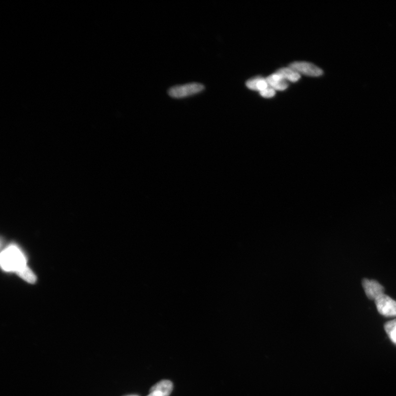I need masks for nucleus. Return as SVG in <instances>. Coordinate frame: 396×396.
Listing matches in <instances>:
<instances>
[{
    "mask_svg": "<svg viewBox=\"0 0 396 396\" xmlns=\"http://www.w3.org/2000/svg\"><path fill=\"white\" fill-rule=\"evenodd\" d=\"M173 384L169 380H162L152 387V391H158L164 396H169L173 390Z\"/></svg>",
    "mask_w": 396,
    "mask_h": 396,
    "instance_id": "obj_8",
    "label": "nucleus"
},
{
    "mask_svg": "<svg viewBox=\"0 0 396 396\" xmlns=\"http://www.w3.org/2000/svg\"><path fill=\"white\" fill-rule=\"evenodd\" d=\"M246 86L249 89L259 91L260 92L266 90L269 87L267 79L261 77L250 79V80L246 82Z\"/></svg>",
    "mask_w": 396,
    "mask_h": 396,
    "instance_id": "obj_7",
    "label": "nucleus"
},
{
    "mask_svg": "<svg viewBox=\"0 0 396 396\" xmlns=\"http://www.w3.org/2000/svg\"><path fill=\"white\" fill-rule=\"evenodd\" d=\"M148 396H163V395L161 393L158 392V391H155L151 392V393L149 394Z\"/></svg>",
    "mask_w": 396,
    "mask_h": 396,
    "instance_id": "obj_13",
    "label": "nucleus"
},
{
    "mask_svg": "<svg viewBox=\"0 0 396 396\" xmlns=\"http://www.w3.org/2000/svg\"><path fill=\"white\" fill-rule=\"evenodd\" d=\"M205 90L201 83H190L172 87L168 91L169 95L174 98L181 99L199 94Z\"/></svg>",
    "mask_w": 396,
    "mask_h": 396,
    "instance_id": "obj_2",
    "label": "nucleus"
},
{
    "mask_svg": "<svg viewBox=\"0 0 396 396\" xmlns=\"http://www.w3.org/2000/svg\"><path fill=\"white\" fill-rule=\"evenodd\" d=\"M290 67L300 74L311 77H319L323 74L322 69L309 62H295L290 64Z\"/></svg>",
    "mask_w": 396,
    "mask_h": 396,
    "instance_id": "obj_4",
    "label": "nucleus"
},
{
    "mask_svg": "<svg viewBox=\"0 0 396 396\" xmlns=\"http://www.w3.org/2000/svg\"><path fill=\"white\" fill-rule=\"evenodd\" d=\"M136 396V395H132V396Z\"/></svg>",
    "mask_w": 396,
    "mask_h": 396,
    "instance_id": "obj_14",
    "label": "nucleus"
},
{
    "mask_svg": "<svg viewBox=\"0 0 396 396\" xmlns=\"http://www.w3.org/2000/svg\"><path fill=\"white\" fill-rule=\"evenodd\" d=\"M384 328L391 341L396 344V319L386 323Z\"/></svg>",
    "mask_w": 396,
    "mask_h": 396,
    "instance_id": "obj_11",
    "label": "nucleus"
},
{
    "mask_svg": "<svg viewBox=\"0 0 396 396\" xmlns=\"http://www.w3.org/2000/svg\"><path fill=\"white\" fill-rule=\"evenodd\" d=\"M266 79L269 85L275 91H283L288 88V84L285 79L277 72L272 74Z\"/></svg>",
    "mask_w": 396,
    "mask_h": 396,
    "instance_id": "obj_6",
    "label": "nucleus"
},
{
    "mask_svg": "<svg viewBox=\"0 0 396 396\" xmlns=\"http://www.w3.org/2000/svg\"><path fill=\"white\" fill-rule=\"evenodd\" d=\"M2 268L7 272H17L26 265V260L19 249L15 246H9L1 253Z\"/></svg>",
    "mask_w": 396,
    "mask_h": 396,
    "instance_id": "obj_1",
    "label": "nucleus"
},
{
    "mask_svg": "<svg viewBox=\"0 0 396 396\" xmlns=\"http://www.w3.org/2000/svg\"><path fill=\"white\" fill-rule=\"evenodd\" d=\"M379 313L385 316H396V302L385 294L375 301Z\"/></svg>",
    "mask_w": 396,
    "mask_h": 396,
    "instance_id": "obj_3",
    "label": "nucleus"
},
{
    "mask_svg": "<svg viewBox=\"0 0 396 396\" xmlns=\"http://www.w3.org/2000/svg\"><path fill=\"white\" fill-rule=\"evenodd\" d=\"M16 273L18 276L30 283H34L36 281V276L27 265L18 269Z\"/></svg>",
    "mask_w": 396,
    "mask_h": 396,
    "instance_id": "obj_10",
    "label": "nucleus"
},
{
    "mask_svg": "<svg viewBox=\"0 0 396 396\" xmlns=\"http://www.w3.org/2000/svg\"><path fill=\"white\" fill-rule=\"evenodd\" d=\"M276 72L281 74L285 80L293 83L299 81V79L301 78V74L291 67L279 69Z\"/></svg>",
    "mask_w": 396,
    "mask_h": 396,
    "instance_id": "obj_9",
    "label": "nucleus"
},
{
    "mask_svg": "<svg viewBox=\"0 0 396 396\" xmlns=\"http://www.w3.org/2000/svg\"><path fill=\"white\" fill-rule=\"evenodd\" d=\"M261 95H262L264 97H267V98H270V97H272L275 95V90L273 89V88L269 86V87L267 88L266 90L261 91L260 92Z\"/></svg>",
    "mask_w": 396,
    "mask_h": 396,
    "instance_id": "obj_12",
    "label": "nucleus"
},
{
    "mask_svg": "<svg viewBox=\"0 0 396 396\" xmlns=\"http://www.w3.org/2000/svg\"><path fill=\"white\" fill-rule=\"evenodd\" d=\"M362 285L369 300L375 301L377 298L384 294V287L374 279H363Z\"/></svg>",
    "mask_w": 396,
    "mask_h": 396,
    "instance_id": "obj_5",
    "label": "nucleus"
}]
</instances>
